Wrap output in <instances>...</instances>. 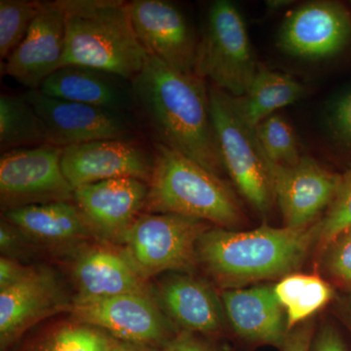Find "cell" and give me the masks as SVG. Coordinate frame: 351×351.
I'll list each match as a JSON object with an SVG mask.
<instances>
[{
    "mask_svg": "<svg viewBox=\"0 0 351 351\" xmlns=\"http://www.w3.org/2000/svg\"><path fill=\"white\" fill-rule=\"evenodd\" d=\"M136 110L156 137L223 178L226 172L212 121L209 84L195 73H184L149 55L132 80Z\"/></svg>",
    "mask_w": 351,
    "mask_h": 351,
    "instance_id": "6da1fadb",
    "label": "cell"
},
{
    "mask_svg": "<svg viewBox=\"0 0 351 351\" xmlns=\"http://www.w3.org/2000/svg\"><path fill=\"white\" fill-rule=\"evenodd\" d=\"M315 242L313 226L301 230L262 226L248 232L217 228L201 237L198 257L228 285L285 277Z\"/></svg>",
    "mask_w": 351,
    "mask_h": 351,
    "instance_id": "7a4b0ae2",
    "label": "cell"
},
{
    "mask_svg": "<svg viewBox=\"0 0 351 351\" xmlns=\"http://www.w3.org/2000/svg\"><path fill=\"white\" fill-rule=\"evenodd\" d=\"M66 23L61 66H83L132 80L149 53L138 40L122 0H59Z\"/></svg>",
    "mask_w": 351,
    "mask_h": 351,
    "instance_id": "3957f363",
    "label": "cell"
},
{
    "mask_svg": "<svg viewBox=\"0 0 351 351\" xmlns=\"http://www.w3.org/2000/svg\"><path fill=\"white\" fill-rule=\"evenodd\" d=\"M154 168L144 209L152 214H178L232 230L241 225L239 201L223 178L154 142Z\"/></svg>",
    "mask_w": 351,
    "mask_h": 351,
    "instance_id": "277c9868",
    "label": "cell"
},
{
    "mask_svg": "<svg viewBox=\"0 0 351 351\" xmlns=\"http://www.w3.org/2000/svg\"><path fill=\"white\" fill-rule=\"evenodd\" d=\"M209 95L212 121L226 173L252 206L261 214L267 213L276 196L269 161L256 127L245 119L235 97L211 83Z\"/></svg>",
    "mask_w": 351,
    "mask_h": 351,
    "instance_id": "5b68a950",
    "label": "cell"
},
{
    "mask_svg": "<svg viewBox=\"0 0 351 351\" xmlns=\"http://www.w3.org/2000/svg\"><path fill=\"white\" fill-rule=\"evenodd\" d=\"M258 66L239 9L228 0L213 2L198 43L195 75L239 98L250 86Z\"/></svg>",
    "mask_w": 351,
    "mask_h": 351,
    "instance_id": "8992f818",
    "label": "cell"
},
{
    "mask_svg": "<svg viewBox=\"0 0 351 351\" xmlns=\"http://www.w3.org/2000/svg\"><path fill=\"white\" fill-rule=\"evenodd\" d=\"M207 221L178 214L138 217L120 234L129 260L143 277L165 270L193 269Z\"/></svg>",
    "mask_w": 351,
    "mask_h": 351,
    "instance_id": "52a82bcc",
    "label": "cell"
},
{
    "mask_svg": "<svg viewBox=\"0 0 351 351\" xmlns=\"http://www.w3.org/2000/svg\"><path fill=\"white\" fill-rule=\"evenodd\" d=\"M23 96L43 122L47 145L64 149L135 136V124L129 113L53 98L39 90H27Z\"/></svg>",
    "mask_w": 351,
    "mask_h": 351,
    "instance_id": "ba28073f",
    "label": "cell"
},
{
    "mask_svg": "<svg viewBox=\"0 0 351 351\" xmlns=\"http://www.w3.org/2000/svg\"><path fill=\"white\" fill-rule=\"evenodd\" d=\"M61 154V147L50 145L1 154L0 195L5 211L73 198L62 170Z\"/></svg>",
    "mask_w": 351,
    "mask_h": 351,
    "instance_id": "9c48e42d",
    "label": "cell"
},
{
    "mask_svg": "<svg viewBox=\"0 0 351 351\" xmlns=\"http://www.w3.org/2000/svg\"><path fill=\"white\" fill-rule=\"evenodd\" d=\"M127 7L149 55L180 73H195L199 39L179 7L166 0H133Z\"/></svg>",
    "mask_w": 351,
    "mask_h": 351,
    "instance_id": "30bf717a",
    "label": "cell"
},
{
    "mask_svg": "<svg viewBox=\"0 0 351 351\" xmlns=\"http://www.w3.org/2000/svg\"><path fill=\"white\" fill-rule=\"evenodd\" d=\"M351 38V16L339 2L311 1L286 15L279 49L292 57L318 61L339 54Z\"/></svg>",
    "mask_w": 351,
    "mask_h": 351,
    "instance_id": "8fae6325",
    "label": "cell"
},
{
    "mask_svg": "<svg viewBox=\"0 0 351 351\" xmlns=\"http://www.w3.org/2000/svg\"><path fill=\"white\" fill-rule=\"evenodd\" d=\"M61 166L73 191L121 178H134L149 184L154 152L135 138L95 141L62 149Z\"/></svg>",
    "mask_w": 351,
    "mask_h": 351,
    "instance_id": "7c38bea8",
    "label": "cell"
},
{
    "mask_svg": "<svg viewBox=\"0 0 351 351\" xmlns=\"http://www.w3.org/2000/svg\"><path fill=\"white\" fill-rule=\"evenodd\" d=\"M269 172L285 226L294 230L313 226L332 204L341 181L307 156L294 165L269 162Z\"/></svg>",
    "mask_w": 351,
    "mask_h": 351,
    "instance_id": "4fadbf2b",
    "label": "cell"
},
{
    "mask_svg": "<svg viewBox=\"0 0 351 351\" xmlns=\"http://www.w3.org/2000/svg\"><path fill=\"white\" fill-rule=\"evenodd\" d=\"M73 311L80 322L103 328L120 341L157 346L167 339V323L147 295L76 299Z\"/></svg>",
    "mask_w": 351,
    "mask_h": 351,
    "instance_id": "5bb4252c",
    "label": "cell"
},
{
    "mask_svg": "<svg viewBox=\"0 0 351 351\" xmlns=\"http://www.w3.org/2000/svg\"><path fill=\"white\" fill-rule=\"evenodd\" d=\"M66 48L64 13L56 1H43L22 43L2 64V73L29 90H38L61 66Z\"/></svg>",
    "mask_w": 351,
    "mask_h": 351,
    "instance_id": "9a60e30c",
    "label": "cell"
},
{
    "mask_svg": "<svg viewBox=\"0 0 351 351\" xmlns=\"http://www.w3.org/2000/svg\"><path fill=\"white\" fill-rule=\"evenodd\" d=\"M149 184L134 178L108 180L73 191L88 223L108 234H121L144 209Z\"/></svg>",
    "mask_w": 351,
    "mask_h": 351,
    "instance_id": "2e32d148",
    "label": "cell"
},
{
    "mask_svg": "<svg viewBox=\"0 0 351 351\" xmlns=\"http://www.w3.org/2000/svg\"><path fill=\"white\" fill-rule=\"evenodd\" d=\"M62 299L54 277L43 270L32 269L19 282L0 291L1 351H5L27 328L61 308Z\"/></svg>",
    "mask_w": 351,
    "mask_h": 351,
    "instance_id": "e0dca14e",
    "label": "cell"
},
{
    "mask_svg": "<svg viewBox=\"0 0 351 351\" xmlns=\"http://www.w3.org/2000/svg\"><path fill=\"white\" fill-rule=\"evenodd\" d=\"M221 299L233 330L241 338L282 348L289 334L287 320L274 286L228 289Z\"/></svg>",
    "mask_w": 351,
    "mask_h": 351,
    "instance_id": "ac0fdd59",
    "label": "cell"
},
{
    "mask_svg": "<svg viewBox=\"0 0 351 351\" xmlns=\"http://www.w3.org/2000/svg\"><path fill=\"white\" fill-rule=\"evenodd\" d=\"M38 90L47 96L62 100L127 113L136 110L130 80L89 66L60 68Z\"/></svg>",
    "mask_w": 351,
    "mask_h": 351,
    "instance_id": "d6986e66",
    "label": "cell"
},
{
    "mask_svg": "<svg viewBox=\"0 0 351 351\" xmlns=\"http://www.w3.org/2000/svg\"><path fill=\"white\" fill-rule=\"evenodd\" d=\"M80 295L94 300L121 295H147L143 276L129 258L112 251L93 250L80 258L75 267Z\"/></svg>",
    "mask_w": 351,
    "mask_h": 351,
    "instance_id": "ffe728a7",
    "label": "cell"
},
{
    "mask_svg": "<svg viewBox=\"0 0 351 351\" xmlns=\"http://www.w3.org/2000/svg\"><path fill=\"white\" fill-rule=\"evenodd\" d=\"M161 300L178 324L188 331L216 332L223 326V304L206 284L189 276H176L161 288Z\"/></svg>",
    "mask_w": 351,
    "mask_h": 351,
    "instance_id": "44dd1931",
    "label": "cell"
},
{
    "mask_svg": "<svg viewBox=\"0 0 351 351\" xmlns=\"http://www.w3.org/2000/svg\"><path fill=\"white\" fill-rule=\"evenodd\" d=\"M4 219L36 239L66 241L88 234L89 226L77 206L69 202L44 203L15 208Z\"/></svg>",
    "mask_w": 351,
    "mask_h": 351,
    "instance_id": "7402d4cb",
    "label": "cell"
},
{
    "mask_svg": "<svg viewBox=\"0 0 351 351\" xmlns=\"http://www.w3.org/2000/svg\"><path fill=\"white\" fill-rule=\"evenodd\" d=\"M304 93V87L292 76L260 64L246 93L237 99L245 119L256 127L276 110L299 101Z\"/></svg>",
    "mask_w": 351,
    "mask_h": 351,
    "instance_id": "603a6c76",
    "label": "cell"
},
{
    "mask_svg": "<svg viewBox=\"0 0 351 351\" xmlns=\"http://www.w3.org/2000/svg\"><path fill=\"white\" fill-rule=\"evenodd\" d=\"M47 145L43 122L25 97L0 96V151L31 149Z\"/></svg>",
    "mask_w": 351,
    "mask_h": 351,
    "instance_id": "cb8c5ba5",
    "label": "cell"
},
{
    "mask_svg": "<svg viewBox=\"0 0 351 351\" xmlns=\"http://www.w3.org/2000/svg\"><path fill=\"white\" fill-rule=\"evenodd\" d=\"M274 293L285 309L288 331L304 322L331 301V286L316 276L289 274L274 286Z\"/></svg>",
    "mask_w": 351,
    "mask_h": 351,
    "instance_id": "d4e9b609",
    "label": "cell"
},
{
    "mask_svg": "<svg viewBox=\"0 0 351 351\" xmlns=\"http://www.w3.org/2000/svg\"><path fill=\"white\" fill-rule=\"evenodd\" d=\"M256 132L270 163L294 165L304 156L294 128L281 115L274 113L263 120Z\"/></svg>",
    "mask_w": 351,
    "mask_h": 351,
    "instance_id": "484cf974",
    "label": "cell"
},
{
    "mask_svg": "<svg viewBox=\"0 0 351 351\" xmlns=\"http://www.w3.org/2000/svg\"><path fill=\"white\" fill-rule=\"evenodd\" d=\"M43 1L1 0L0 1V58L6 61L22 43L38 15Z\"/></svg>",
    "mask_w": 351,
    "mask_h": 351,
    "instance_id": "4316f807",
    "label": "cell"
},
{
    "mask_svg": "<svg viewBox=\"0 0 351 351\" xmlns=\"http://www.w3.org/2000/svg\"><path fill=\"white\" fill-rule=\"evenodd\" d=\"M110 339L82 326H64L48 332L21 351H104Z\"/></svg>",
    "mask_w": 351,
    "mask_h": 351,
    "instance_id": "83f0119b",
    "label": "cell"
},
{
    "mask_svg": "<svg viewBox=\"0 0 351 351\" xmlns=\"http://www.w3.org/2000/svg\"><path fill=\"white\" fill-rule=\"evenodd\" d=\"M315 242L326 249L332 242L351 230V171L341 176L336 197L324 217L313 226Z\"/></svg>",
    "mask_w": 351,
    "mask_h": 351,
    "instance_id": "f1b7e54d",
    "label": "cell"
},
{
    "mask_svg": "<svg viewBox=\"0 0 351 351\" xmlns=\"http://www.w3.org/2000/svg\"><path fill=\"white\" fill-rule=\"evenodd\" d=\"M325 124L332 141L351 149V85L327 106Z\"/></svg>",
    "mask_w": 351,
    "mask_h": 351,
    "instance_id": "f546056e",
    "label": "cell"
},
{
    "mask_svg": "<svg viewBox=\"0 0 351 351\" xmlns=\"http://www.w3.org/2000/svg\"><path fill=\"white\" fill-rule=\"evenodd\" d=\"M323 265L337 282L351 289V230L325 249Z\"/></svg>",
    "mask_w": 351,
    "mask_h": 351,
    "instance_id": "4dcf8cb0",
    "label": "cell"
},
{
    "mask_svg": "<svg viewBox=\"0 0 351 351\" xmlns=\"http://www.w3.org/2000/svg\"><path fill=\"white\" fill-rule=\"evenodd\" d=\"M313 341V325L307 323L289 332L281 350L282 351H311Z\"/></svg>",
    "mask_w": 351,
    "mask_h": 351,
    "instance_id": "1f68e13d",
    "label": "cell"
},
{
    "mask_svg": "<svg viewBox=\"0 0 351 351\" xmlns=\"http://www.w3.org/2000/svg\"><path fill=\"white\" fill-rule=\"evenodd\" d=\"M311 351H348L338 332L330 325H324L313 341Z\"/></svg>",
    "mask_w": 351,
    "mask_h": 351,
    "instance_id": "d6a6232c",
    "label": "cell"
},
{
    "mask_svg": "<svg viewBox=\"0 0 351 351\" xmlns=\"http://www.w3.org/2000/svg\"><path fill=\"white\" fill-rule=\"evenodd\" d=\"M32 269L23 267L22 265L12 262L6 258L0 260V291L10 287L25 276L29 274Z\"/></svg>",
    "mask_w": 351,
    "mask_h": 351,
    "instance_id": "836d02e7",
    "label": "cell"
},
{
    "mask_svg": "<svg viewBox=\"0 0 351 351\" xmlns=\"http://www.w3.org/2000/svg\"><path fill=\"white\" fill-rule=\"evenodd\" d=\"M163 351H207L199 343L188 336L182 335L163 346Z\"/></svg>",
    "mask_w": 351,
    "mask_h": 351,
    "instance_id": "e575fe53",
    "label": "cell"
},
{
    "mask_svg": "<svg viewBox=\"0 0 351 351\" xmlns=\"http://www.w3.org/2000/svg\"><path fill=\"white\" fill-rule=\"evenodd\" d=\"M163 346L160 348L158 346L144 345V343L110 339L107 348L104 351H163Z\"/></svg>",
    "mask_w": 351,
    "mask_h": 351,
    "instance_id": "d590c367",
    "label": "cell"
},
{
    "mask_svg": "<svg viewBox=\"0 0 351 351\" xmlns=\"http://www.w3.org/2000/svg\"><path fill=\"white\" fill-rule=\"evenodd\" d=\"M14 239L12 232V226H8V221H2L1 228H0V245H1L2 250H7V249L12 247Z\"/></svg>",
    "mask_w": 351,
    "mask_h": 351,
    "instance_id": "8d00e7d4",
    "label": "cell"
},
{
    "mask_svg": "<svg viewBox=\"0 0 351 351\" xmlns=\"http://www.w3.org/2000/svg\"><path fill=\"white\" fill-rule=\"evenodd\" d=\"M265 3H267V7L269 11H277L280 10L284 7L290 5L293 3V1H291V0H269Z\"/></svg>",
    "mask_w": 351,
    "mask_h": 351,
    "instance_id": "74e56055",
    "label": "cell"
}]
</instances>
